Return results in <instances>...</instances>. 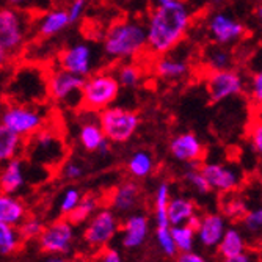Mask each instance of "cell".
<instances>
[{
    "label": "cell",
    "instance_id": "cell-1",
    "mask_svg": "<svg viewBox=\"0 0 262 262\" xmlns=\"http://www.w3.org/2000/svg\"><path fill=\"white\" fill-rule=\"evenodd\" d=\"M193 20V11L185 0L152 7L146 17L148 54L166 55L184 41Z\"/></svg>",
    "mask_w": 262,
    "mask_h": 262
},
{
    "label": "cell",
    "instance_id": "cell-2",
    "mask_svg": "<svg viewBox=\"0 0 262 262\" xmlns=\"http://www.w3.org/2000/svg\"><path fill=\"white\" fill-rule=\"evenodd\" d=\"M148 52L146 22L126 17L113 22L102 38V54L113 63L134 61Z\"/></svg>",
    "mask_w": 262,
    "mask_h": 262
},
{
    "label": "cell",
    "instance_id": "cell-3",
    "mask_svg": "<svg viewBox=\"0 0 262 262\" xmlns=\"http://www.w3.org/2000/svg\"><path fill=\"white\" fill-rule=\"evenodd\" d=\"M33 14L4 5L0 10V61L5 66L20 54L33 30Z\"/></svg>",
    "mask_w": 262,
    "mask_h": 262
},
{
    "label": "cell",
    "instance_id": "cell-4",
    "mask_svg": "<svg viewBox=\"0 0 262 262\" xmlns=\"http://www.w3.org/2000/svg\"><path fill=\"white\" fill-rule=\"evenodd\" d=\"M47 74L49 73L35 64L20 66L11 76L5 90L10 102L42 104L46 99H49Z\"/></svg>",
    "mask_w": 262,
    "mask_h": 262
},
{
    "label": "cell",
    "instance_id": "cell-5",
    "mask_svg": "<svg viewBox=\"0 0 262 262\" xmlns=\"http://www.w3.org/2000/svg\"><path fill=\"white\" fill-rule=\"evenodd\" d=\"M0 123L4 127L20 135L22 138H30L42 127H46L47 108L41 104L5 102Z\"/></svg>",
    "mask_w": 262,
    "mask_h": 262
},
{
    "label": "cell",
    "instance_id": "cell-6",
    "mask_svg": "<svg viewBox=\"0 0 262 262\" xmlns=\"http://www.w3.org/2000/svg\"><path fill=\"white\" fill-rule=\"evenodd\" d=\"M120 90L121 83L115 76V73L96 71L85 80L82 108L99 113L113 105V102L120 96Z\"/></svg>",
    "mask_w": 262,
    "mask_h": 262
},
{
    "label": "cell",
    "instance_id": "cell-7",
    "mask_svg": "<svg viewBox=\"0 0 262 262\" xmlns=\"http://www.w3.org/2000/svg\"><path fill=\"white\" fill-rule=\"evenodd\" d=\"M85 80V77L76 76L58 66L51 69L49 74H47L49 99L68 108L82 107Z\"/></svg>",
    "mask_w": 262,
    "mask_h": 262
},
{
    "label": "cell",
    "instance_id": "cell-8",
    "mask_svg": "<svg viewBox=\"0 0 262 262\" xmlns=\"http://www.w3.org/2000/svg\"><path fill=\"white\" fill-rule=\"evenodd\" d=\"M101 127L113 145H123L127 143L140 127V115L135 110L112 105L99 112Z\"/></svg>",
    "mask_w": 262,
    "mask_h": 262
},
{
    "label": "cell",
    "instance_id": "cell-9",
    "mask_svg": "<svg viewBox=\"0 0 262 262\" xmlns=\"http://www.w3.org/2000/svg\"><path fill=\"white\" fill-rule=\"evenodd\" d=\"M57 66L86 79L96 73V66H98L96 49H94L91 42L86 41L73 42L60 51L57 58Z\"/></svg>",
    "mask_w": 262,
    "mask_h": 262
},
{
    "label": "cell",
    "instance_id": "cell-10",
    "mask_svg": "<svg viewBox=\"0 0 262 262\" xmlns=\"http://www.w3.org/2000/svg\"><path fill=\"white\" fill-rule=\"evenodd\" d=\"M76 241L74 225L68 219H58L47 225L38 237V247L44 254L66 256L71 253Z\"/></svg>",
    "mask_w": 262,
    "mask_h": 262
},
{
    "label": "cell",
    "instance_id": "cell-11",
    "mask_svg": "<svg viewBox=\"0 0 262 262\" xmlns=\"http://www.w3.org/2000/svg\"><path fill=\"white\" fill-rule=\"evenodd\" d=\"M29 154L32 160L41 165H58L64 157L61 137L51 127H42L29 140Z\"/></svg>",
    "mask_w": 262,
    "mask_h": 262
},
{
    "label": "cell",
    "instance_id": "cell-12",
    "mask_svg": "<svg viewBox=\"0 0 262 262\" xmlns=\"http://www.w3.org/2000/svg\"><path fill=\"white\" fill-rule=\"evenodd\" d=\"M245 90L244 76L232 68L223 71H210L206 79V91L210 102L217 104L242 94Z\"/></svg>",
    "mask_w": 262,
    "mask_h": 262
},
{
    "label": "cell",
    "instance_id": "cell-13",
    "mask_svg": "<svg viewBox=\"0 0 262 262\" xmlns=\"http://www.w3.org/2000/svg\"><path fill=\"white\" fill-rule=\"evenodd\" d=\"M120 229V223L113 209H99L85 226L83 241L91 248H104L108 245Z\"/></svg>",
    "mask_w": 262,
    "mask_h": 262
},
{
    "label": "cell",
    "instance_id": "cell-14",
    "mask_svg": "<svg viewBox=\"0 0 262 262\" xmlns=\"http://www.w3.org/2000/svg\"><path fill=\"white\" fill-rule=\"evenodd\" d=\"M207 32L213 42L228 47L239 42L245 36L247 29L239 19L231 16L229 13L215 11L207 19Z\"/></svg>",
    "mask_w": 262,
    "mask_h": 262
},
{
    "label": "cell",
    "instance_id": "cell-15",
    "mask_svg": "<svg viewBox=\"0 0 262 262\" xmlns=\"http://www.w3.org/2000/svg\"><path fill=\"white\" fill-rule=\"evenodd\" d=\"M71 26H73V22H71L68 8L52 7L44 13L38 14V17L33 20V32L38 38L51 39L68 30Z\"/></svg>",
    "mask_w": 262,
    "mask_h": 262
},
{
    "label": "cell",
    "instance_id": "cell-16",
    "mask_svg": "<svg viewBox=\"0 0 262 262\" xmlns=\"http://www.w3.org/2000/svg\"><path fill=\"white\" fill-rule=\"evenodd\" d=\"M201 171L209 181L212 190H215V192H220V193L235 192V188L239 187L241 179H242L241 173L235 168L225 163H217V162L203 163Z\"/></svg>",
    "mask_w": 262,
    "mask_h": 262
},
{
    "label": "cell",
    "instance_id": "cell-17",
    "mask_svg": "<svg viewBox=\"0 0 262 262\" xmlns=\"http://www.w3.org/2000/svg\"><path fill=\"white\" fill-rule=\"evenodd\" d=\"M168 151L178 162H184L187 165L193 162H201L204 146L193 132H182L173 137L168 145Z\"/></svg>",
    "mask_w": 262,
    "mask_h": 262
},
{
    "label": "cell",
    "instance_id": "cell-18",
    "mask_svg": "<svg viewBox=\"0 0 262 262\" xmlns=\"http://www.w3.org/2000/svg\"><path fill=\"white\" fill-rule=\"evenodd\" d=\"M149 235V220L143 213H130L121 229V245L126 250L140 248Z\"/></svg>",
    "mask_w": 262,
    "mask_h": 262
},
{
    "label": "cell",
    "instance_id": "cell-19",
    "mask_svg": "<svg viewBox=\"0 0 262 262\" xmlns=\"http://www.w3.org/2000/svg\"><path fill=\"white\" fill-rule=\"evenodd\" d=\"M226 217L222 213H206L196 231L198 242L204 248H217L226 232Z\"/></svg>",
    "mask_w": 262,
    "mask_h": 262
},
{
    "label": "cell",
    "instance_id": "cell-20",
    "mask_svg": "<svg viewBox=\"0 0 262 262\" xmlns=\"http://www.w3.org/2000/svg\"><path fill=\"white\" fill-rule=\"evenodd\" d=\"M154 74L163 80H181L188 76L190 63L178 55H160L154 61Z\"/></svg>",
    "mask_w": 262,
    "mask_h": 262
},
{
    "label": "cell",
    "instance_id": "cell-21",
    "mask_svg": "<svg viewBox=\"0 0 262 262\" xmlns=\"http://www.w3.org/2000/svg\"><path fill=\"white\" fill-rule=\"evenodd\" d=\"M140 203V185L134 181H126L118 185L110 198L112 209L118 213H130Z\"/></svg>",
    "mask_w": 262,
    "mask_h": 262
},
{
    "label": "cell",
    "instance_id": "cell-22",
    "mask_svg": "<svg viewBox=\"0 0 262 262\" xmlns=\"http://www.w3.org/2000/svg\"><path fill=\"white\" fill-rule=\"evenodd\" d=\"M77 140L80 143V146L86 152H98L99 151V148L107 141V137L101 127V123H99V116L94 118L93 115H90L88 120L80 123L79 132H77Z\"/></svg>",
    "mask_w": 262,
    "mask_h": 262
},
{
    "label": "cell",
    "instance_id": "cell-23",
    "mask_svg": "<svg viewBox=\"0 0 262 262\" xmlns=\"http://www.w3.org/2000/svg\"><path fill=\"white\" fill-rule=\"evenodd\" d=\"M20 157L5 162L0 176V185H2V193L16 195L19 190L26 185V165Z\"/></svg>",
    "mask_w": 262,
    "mask_h": 262
},
{
    "label": "cell",
    "instance_id": "cell-24",
    "mask_svg": "<svg viewBox=\"0 0 262 262\" xmlns=\"http://www.w3.org/2000/svg\"><path fill=\"white\" fill-rule=\"evenodd\" d=\"M27 217V210L24 203L14 195L2 193L0 196V223L19 228Z\"/></svg>",
    "mask_w": 262,
    "mask_h": 262
},
{
    "label": "cell",
    "instance_id": "cell-25",
    "mask_svg": "<svg viewBox=\"0 0 262 262\" xmlns=\"http://www.w3.org/2000/svg\"><path fill=\"white\" fill-rule=\"evenodd\" d=\"M171 190L168 182H160L156 188L154 195V219L156 228H170V217H168V206L171 201Z\"/></svg>",
    "mask_w": 262,
    "mask_h": 262
},
{
    "label": "cell",
    "instance_id": "cell-26",
    "mask_svg": "<svg viewBox=\"0 0 262 262\" xmlns=\"http://www.w3.org/2000/svg\"><path fill=\"white\" fill-rule=\"evenodd\" d=\"M245 248H247V242H245V237L239 228H228L220 245L217 247L219 254L223 259L239 256V254L245 253Z\"/></svg>",
    "mask_w": 262,
    "mask_h": 262
},
{
    "label": "cell",
    "instance_id": "cell-27",
    "mask_svg": "<svg viewBox=\"0 0 262 262\" xmlns=\"http://www.w3.org/2000/svg\"><path fill=\"white\" fill-rule=\"evenodd\" d=\"M196 213V207L192 200H188L185 196H173L168 206V217L171 226H179L185 225L188 219Z\"/></svg>",
    "mask_w": 262,
    "mask_h": 262
},
{
    "label": "cell",
    "instance_id": "cell-28",
    "mask_svg": "<svg viewBox=\"0 0 262 262\" xmlns=\"http://www.w3.org/2000/svg\"><path fill=\"white\" fill-rule=\"evenodd\" d=\"M24 151V138L7 127L0 126V160L4 163L19 157Z\"/></svg>",
    "mask_w": 262,
    "mask_h": 262
},
{
    "label": "cell",
    "instance_id": "cell-29",
    "mask_svg": "<svg viewBox=\"0 0 262 262\" xmlns=\"http://www.w3.org/2000/svg\"><path fill=\"white\" fill-rule=\"evenodd\" d=\"M204 66L209 71H223L229 69L234 63V55L226 46H210L204 52Z\"/></svg>",
    "mask_w": 262,
    "mask_h": 262
},
{
    "label": "cell",
    "instance_id": "cell-30",
    "mask_svg": "<svg viewBox=\"0 0 262 262\" xmlns=\"http://www.w3.org/2000/svg\"><path fill=\"white\" fill-rule=\"evenodd\" d=\"M154 168H156L154 159H152L151 152H148L145 149L135 151L127 160V171L130 173V176H134L137 179H145V178L151 176Z\"/></svg>",
    "mask_w": 262,
    "mask_h": 262
},
{
    "label": "cell",
    "instance_id": "cell-31",
    "mask_svg": "<svg viewBox=\"0 0 262 262\" xmlns=\"http://www.w3.org/2000/svg\"><path fill=\"white\" fill-rule=\"evenodd\" d=\"M115 76L120 80L121 86L127 90H134L143 80V71L135 61H123L116 66Z\"/></svg>",
    "mask_w": 262,
    "mask_h": 262
},
{
    "label": "cell",
    "instance_id": "cell-32",
    "mask_svg": "<svg viewBox=\"0 0 262 262\" xmlns=\"http://www.w3.org/2000/svg\"><path fill=\"white\" fill-rule=\"evenodd\" d=\"M98 210H99V201H98V198L93 196V195H85L82 198V201L79 203V206L73 212H71L66 219L71 223H73L74 226H77V225H82L85 222H90V219Z\"/></svg>",
    "mask_w": 262,
    "mask_h": 262
},
{
    "label": "cell",
    "instance_id": "cell-33",
    "mask_svg": "<svg viewBox=\"0 0 262 262\" xmlns=\"http://www.w3.org/2000/svg\"><path fill=\"white\" fill-rule=\"evenodd\" d=\"M184 179L185 182L192 187L198 195H207L210 193V184L206 179L204 173L201 171V162H193L187 163V168L184 171Z\"/></svg>",
    "mask_w": 262,
    "mask_h": 262
},
{
    "label": "cell",
    "instance_id": "cell-34",
    "mask_svg": "<svg viewBox=\"0 0 262 262\" xmlns=\"http://www.w3.org/2000/svg\"><path fill=\"white\" fill-rule=\"evenodd\" d=\"M22 235L19 232V228L10 226L7 223H0V254L2 256H11L14 254L20 247Z\"/></svg>",
    "mask_w": 262,
    "mask_h": 262
},
{
    "label": "cell",
    "instance_id": "cell-35",
    "mask_svg": "<svg viewBox=\"0 0 262 262\" xmlns=\"http://www.w3.org/2000/svg\"><path fill=\"white\" fill-rule=\"evenodd\" d=\"M173 232V239L178 247L179 253H187V251H193L195 244H196V231L193 228H190L187 223L179 225V226H171Z\"/></svg>",
    "mask_w": 262,
    "mask_h": 262
},
{
    "label": "cell",
    "instance_id": "cell-36",
    "mask_svg": "<svg viewBox=\"0 0 262 262\" xmlns=\"http://www.w3.org/2000/svg\"><path fill=\"white\" fill-rule=\"evenodd\" d=\"M4 5L30 14H41L46 10L52 8V0H4Z\"/></svg>",
    "mask_w": 262,
    "mask_h": 262
},
{
    "label": "cell",
    "instance_id": "cell-37",
    "mask_svg": "<svg viewBox=\"0 0 262 262\" xmlns=\"http://www.w3.org/2000/svg\"><path fill=\"white\" fill-rule=\"evenodd\" d=\"M222 210L223 215L229 220H241L247 215V212L250 210L247 203L239 198V196H229L222 203Z\"/></svg>",
    "mask_w": 262,
    "mask_h": 262
},
{
    "label": "cell",
    "instance_id": "cell-38",
    "mask_svg": "<svg viewBox=\"0 0 262 262\" xmlns=\"http://www.w3.org/2000/svg\"><path fill=\"white\" fill-rule=\"evenodd\" d=\"M156 242H157V247L160 248V251L168 256V257H173L176 253H178V247L174 244V239H173V232H171V226L170 228H156Z\"/></svg>",
    "mask_w": 262,
    "mask_h": 262
},
{
    "label": "cell",
    "instance_id": "cell-39",
    "mask_svg": "<svg viewBox=\"0 0 262 262\" xmlns=\"http://www.w3.org/2000/svg\"><path fill=\"white\" fill-rule=\"evenodd\" d=\"M82 193H80V190L76 188V187H69L64 190V193L61 195V200H60V212H61V215L68 217L71 212H73L79 203L82 201Z\"/></svg>",
    "mask_w": 262,
    "mask_h": 262
},
{
    "label": "cell",
    "instance_id": "cell-40",
    "mask_svg": "<svg viewBox=\"0 0 262 262\" xmlns=\"http://www.w3.org/2000/svg\"><path fill=\"white\" fill-rule=\"evenodd\" d=\"M242 226L251 235L262 234V206L250 209L247 212V215L242 219Z\"/></svg>",
    "mask_w": 262,
    "mask_h": 262
},
{
    "label": "cell",
    "instance_id": "cell-41",
    "mask_svg": "<svg viewBox=\"0 0 262 262\" xmlns=\"http://www.w3.org/2000/svg\"><path fill=\"white\" fill-rule=\"evenodd\" d=\"M44 225L41 220L38 219H26L22 222V225L19 226V232L22 235V239H27V241H32V239H36L42 234L44 231Z\"/></svg>",
    "mask_w": 262,
    "mask_h": 262
},
{
    "label": "cell",
    "instance_id": "cell-42",
    "mask_svg": "<svg viewBox=\"0 0 262 262\" xmlns=\"http://www.w3.org/2000/svg\"><path fill=\"white\" fill-rule=\"evenodd\" d=\"M85 168L83 165L77 160H68L61 166V176L68 181H77L83 176Z\"/></svg>",
    "mask_w": 262,
    "mask_h": 262
},
{
    "label": "cell",
    "instance_id": "cell-43",
    "mask_svg": "<svg viewBox=\"0 0 262 262\" xmlns=\"http://www.w3.org/2000/svg\"><path fill=\"white\" fill-rule=\"evenodd\" d=\"M250 143L253 151L262 159V120H257L250 127Z\"/></svg>",
    "mask_w": 262,
    "mask_h": 262
},
{
    "label": "cell",
    "instance_id": "cell-44",
    "mask_svg": "<svg viewBox=\"0 0 262 262\" xmlns=\"http://www.w3.org/2000/svg\"><path fill=\"white\" fill-rule=\"evenodd\" d=\"M86 5H88V0H71V2L68 4V7H66L68 13H69V17H71V22L76 24L83 17Z\"/></svg>",
    "mask_w": 262,
    "mask_h": 262
},
{
    "label": "cell",
    "instance_id": "cell-45",
    "mask_svg": "<svg viewBox=\"0 0 262 262\" xmlns=\"http://www.w3.org/2000/svg\"><path fill=\"white\" fill-rule=\"evenodd\" d=\"M251 99L256 105L262 107V69L253 76L251 79V88H250Z\"/></svg>",
    "mask_w": 262,
    "mask_h": 262
},
{
    "label": "cell",
    "instance_id": "cell-46",
    "mask_svg": "<svg viewBox=\"0 0 262 262\" xmlns=\"http://www.w3.org/2000/svg\"><path fill=\"white\" fill-rule=\"evenodd\" d=\"M96 262H123V257H121L120 251L115 248H104L99 253Z\"/></svg>",
    "mask_w": 262,
    "mask_h": 262
},
{
    "label": "cell",
    "instance_id": "cell-47",
    "mask_svg": "<svg viewBox=\"0 0 262 262\" xmlns=\"http://www.w3.org/2000/svg\"><path fill=\"white\" fill-rule=\"evenodd\" d=\"M176 262H207V259L196 251H187V253H179Z\"/></svg>",
    "mask_w": 262,
    "mask_h": 262
},
{
    "label": "cell",
    "instance_id": "cell-48",
    "mask_svg": "<svg viewBox=\"0 0 262 262\" xmlns=\"http://www.w3.org/2000/svg\"><path fill=\"white\" fill-rule=\"evenodd\" d=\"M201 222H203V217H201V215H198V213H195V215H192V217L188 219L187 225H188L190 228H193L195 231H198V229H200V226H201Z\"/></svg>",
    "mask_w": 262,
    "mask_h": 262
},
{
    "label": "cell",
    "instance_id": "cell-49",
    "mask_svg": "<svg viewBox=\"0 0 262 262\" xmlns=\"http://www.w3.org/2000/svg\"><path fill=\"white\" fill-rule=\"evenodd\" d=\"M39 262H69L66 256H58V254H46Z\"/></svg>",
    "mask_w": 262,
    "mask_h": 262
},
{
    "label": "cell",
    "instance_id": "cell-50",
    "mask_svg": "<svg viewBox=\"0 0 262 262\" xmlns=\"http://www.w3.org/2000/svg\"><path fill=\"white\" fill-rule=\"evenodd\" d=\"M223 262H253V259H251L250 254L242 253L239 256H234V257H229V259H223Z\"/></svg>",
    "mask_w": 262,
    "mask_h": 262
},
{
    "label": "cell",
    "instance_id": "cell-51",
    "mask_svg": "<svg viewBox=\"0 0 262 262\" xmlns=\"http://www.w3.org/2000/svg\"><path fill=\"white\" fill-rule=\"evenodd\" d=\"M176 2V0H149V5L152 7H160V5H166V4H171Z\"/></svg>",
    "mask_w": 262,
    "mask_h": 262
},
{
    "label": "cell",
    "instance_id": "cell-52",
    "mask_svg": "<svg viewBox=\"0 0 262 262\" xmlns=\"http://www.w3.org/2000/svg\"><path fill=\"white\" fill-rule=\"evenodd\" d=\"M256 16H257V22H259V27H260V30H262V5L257 8V11H256Z\"/></svg>",
    "mask_w": 262,
    "mask_h": 262
},
{
    "label": "cell",
    "instance_id": "cell-53",
    "mask_svg": "<svg viewBox=\"0 0 262 262\" xmlns=\"http://www.w3.org/2000/svg\"><path fill=\"white\" fill-rule=\"evenodd\" d=\"M116 2H120V4H130V2H137V0H116Z\"/></svg>",
    "mask_w": 262,
    "mask_h": 262
}]
</instances>
